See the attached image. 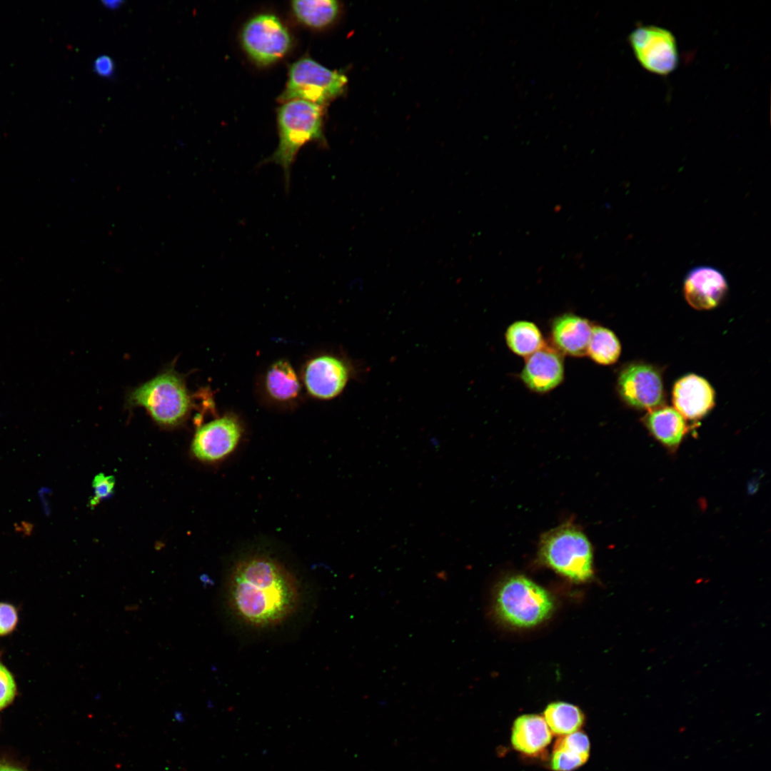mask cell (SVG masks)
<instances>
[{
    "mask_svg": "<svg viewBox=\"0 0 771 771\" xmlns=\"http://www.w3.org/2000/svg\"><path fill=\"white\" fill-rule=\"evenodd\" d=\"M17 615L15 608L6 603H0V635L11 632L15 627Z\"/></svg>",
    "mask_w": 771,
    "mask_h": 771,
    "instance_id": "27",
    "label": "cell"
},
{
    "mask_svg": "<svg viewBox=\"0 0 771 771\" xmlns=\"http://www.w3.org/2000/svg\"><path fill=\"white\" fill-rule=\"evenodd\" d=\"M230 606L243 622L274 626L290 617L300 603L298 583L276 560L255 555L238 562L228 582Z\"/></svg>",
    "mask_w": 771,
    "mask_h": 771,
    "instance_id": "1",
    "label": "cell"
},
{
    "mask_svg": "<svg viewBox=\"0 0 771 771\" xmlns=\"http://www.w3.org/2000/svg\"><path fill=\"white\" fill-rule=\"evenodd\" d=\"M553 608L550 594L523 576L508 579L497 593L498 613L516 627L530 628L542 623L550 616Z\"/></svg>",
    "mask_w": 771,
    "mask_h": 771,
    "instance_id": "5",
    "label": "cell"
},
{
    "mask_svg": "<svg viewBox=\"0 0 771 771\" xmlns=\"http://www.w3.org/2000/svg\"><path fill=\"white\" fill-rule=\"evenodd\" d=\"M291 8L299 21L311 28L321 29L336 19L339 6L334 0H296L291 2Z\"/></svg>",
    "mask_w": 771,
    "mask_h": 771,
    "instance_id": "18",
    "label": "cell"
},
{
    "mask_svg": "<svg viewBox=\"0 0 771 771\" xmlns=\"http://www.w3.org/2000/svg\"><path fill=\"white\" fill-rule=\"evenodd\" d=\"M544 719L550 732L565 735L578 731L585 717L577 706L564 702H552L544 711Z\"/></svg>",
    "mask_w": 771,
    "mask_h": 771,
    "instance_id": "20",
    "label": "cell"
},
{
    "mask_svg": "<svg viewBox=\"0 0 771 771\" xmlns=\"http://www.w3.org/2000/svg\"><path fill=\"white\" fill-rule=\"evenodd\" d=\"M540 554L545 564L573 580L585 581L593 575L591 545L573 525H563L544 535Z\"/></svg>",
    "mask_w": 771,
    "mask_h": 771,
    "instance_id": "4",
    "label": "cell"
},
{
    "mask_svg": "<svg viewBox=\"0 0 771 771\" xmlns=\"http://www.w3.org/2000/svg\"><path fill=\"white\" fill-rule=\"evenodd\" d=\"M621 346L616 335L608 328L592 327L587 354L598 364L608 366L618 361Z\"/></svg>",
    "mask_w": 771,
    "mask_h": 771,
    "instance_id": "22",
    "label": "cell"
},
{
    "mask_svg": "<svg viewBox=\"0 0 771 771\" xmlns=\"http://www.w3.org/2000/svg\"><path fill=\"white\" fill-rule=\"evenodd\" d=\"M127 403L143 407L161 425L173 426L187 417L192 400L183 377L171 368L132 390Z\"/></svg>",
    "mask_w": 771,
    "mask_h": 771,
    "instance_id": "3",
    "label": "cell"
},
{
    "mask_svg": "<svg viewBox=\"0 0 771 771\" xmlns=\"http://www.w3.org/2000/svg\"><path fill=\"white\" fill-rule=\"evenodd\" d=\"M115 480L113 476L100 473L93 480L94 495L90 500L91 506L96 505L101 499L109 497L113 492Z\"/></svg>",
    "mask_w": 771,
    "mask_h": 771,
    "instance_id": "25",
    "label": "cell"
},
{
    "mask_svg": "<svg viewBox=\"0 0 771 771\" xmlns=\"http://www.w3.org/2000/svg\"><path fill=\"white\" fill-rule=\"evenodd\" d=\"M628 41L638 61L649 72L666 76L677 67V44L670 30L654 25L639 26L630 34Z\"/></svg>",
    "mask_w": 771,
    "mask_h": 771,
    "instance_id": "7",
    "label": "cell"
},
{
    "mask_svg": "<svg viewBox=\"0 0 771 771\" xmlns=\"http://www.w3.org/2000/svg\"><path fill=\"white\" fill-rule=\"evenodd\" d=\"M241 41L246 51L256 62L267 65L288 52L291 39L277 16L261 14L246 24L242 30Z\"/></svg>",
    "mask_w": 771,
    "mask_h": 771,
    "instance_id": "8",
    "label": "cell"
},
{
    "mask_svg": "<svg viewBox=\"0 0 771 771\" xmlns=\"http://www.w3.org/2000/svg\"><path fill=\"white\" fill-rule=\"evenodd\" d=\"M617 387L623 400L636 409L648 411L662 406L665 401L661 373L647 363H633L624 367Z\"/></svg>",
    "mask_w": 771,
    "mask_h": 771,
    "instance_id": "9",
    "label": "cell"
},
{
    "mask_svg": "<svg viewBox=\"0 0 771 771\" xmlns=\"http://www.w3.org/2000/svg\"><path fill=\"white\" fill-rule=\"evenodd\" d=\"M266 388L276 400H288L296 398L300 390L297 376L291 364L284 360L274 363L266 378Z\"/></svg>",
    "mask_w": 771,
    "mask_h": 771,
    "instance_id": "19",
    "label": "cell"
},
{
    "mask_svg": "<svg viewBox=\"0 0 771 771\" xmlns=\"http://www.w3.org/2000/svg\"><path fill=\"white\" fill-rule=\"evenodd\" d=\"M351 376L348 365L333 356L312 359L306 367L304 381L310 394L320 399H331L344 389Z\"/></svg>",
    "mask_w": 771,
    "mask_h": 771,
    "instance_id": "11",
    "label": "cell"
},
{
    "mask_svg": "<svg viewBox=\"0 0 771 771\" xmlns=\"http://www.w3.org/2000/svg\"><path fill=\"white\" fill-rule=\"evenodd\" d=\"M509 348L515 354L529 356L544 346L543 336L537 326L529 321L512 323L505 333Z\"/></svg>",
    "mask_w": 771,
    "mask_h": 771,
    "instance_id": "21",
    "label": "cell"
},
{
    "mask_svg": "<svg viewBox=\"0 0 771 771\" xmlns=\"http://www.w3.org/2000/svg\"><path fill=\"white\" fill-rule=\"evenodd\" d=\"M727 288L723 273L710 266H697L690 269L683 284L686 301L697 310L717 307L725 298Z\"/></svg>",
    "mask_w": 771,
    "mask_h": 771,
    "instance_id": "12",
    "label": "cell"
},
{
    "mask_svg": "<svg viewBox=\"0 0 771 771\" xmlns=\"http://www.w3.org/2000/svg\"><path fill=\"white\" fill-rule=\"evenodd\" d=\"M592 326L580 316L565 313L556 318L551 328L555 345L563 353L583 356L587 354Z\"/></svg>",
    "mask_w": 771,
    "mask_h": 771,
    "instance_id": "16",
    "label": "cell"
},
{
    "mask_svg": "<svg viewBox=\"0 0 771 771\" xmlns=\"http://www.w3.org/2000/svg\"><path fill=\"white\" fill-rule=\"evenodd\" d=\"M16 692V686L12 676L7 669L0 664V708L9 704Z\"/></svg>",
    "mask_w": 771,
    "mask_h": 771,
    "instance_id": "26",
    "label": "cell"
},
{
    "mask_svg": "<svg viewBox=\"0 0 771 771\" xmlns=\"http://www.w3.org/2000/svg\"><path fill=\"white\" fill-rule=\"evenodd\" d=\"M642 423L651 435L671 451L677 449L689 430L685 419L669 406L662 405L648 410Z\"/></svg>",
    "mask_w": 771,
    "mask_h": 771,
    "instance_id": "15",
    "label": "cell"
},
{
    "mask_svg": "<svg viewBox=\"0 0 771 771\" xmlns=\"http://www.w3.org/2000/svg\"><path fill=\"white\" fill-rule=\"evenodd\" d=\"M0 771H24L19 767L7 764L0 763Z\"/></svg>",
    "mask_w": 771,
    "mask_h": 771,
    "instance_id": "30",
    "label": "cell"
},
{
    "mask_svg": "<svg viewBox=\"0 0 771 771\" xmlns=\"http://www.w3.org/2000/svg\"><path fill=\"white\" fill-rule=\"evenodd\" d=\"M520 376L530 390L548 392L563 381V359L555 351L543 346L528 357Z\"/></svg>",
    "mask_w": 771,
    "mask_h": 771,
    "instance_id": "14",
    "label": "cell"
},
{
    "mask_svg": "<svg viewBox=\"0 0 771 771\" xmlns=\"http://www.w3.org/2000/svg\"><path fill=\"white\" fill-rule=\"evenodd\" d=\"M122 3H123L122 1H118V0L104 1H102V4L105 7H106L107 9H118V8H119L121 6Z\"/></svg>",
    "mask_w": 771,
    "mask_h": 771,
    "instance_id": "29",
    "label": "cell"
},
{
    "mask_svg": "<svg viewBox=\"0 0 771 771\" xmlns=\"http://www.w3.org/2000/svg\"><path fill=\"white\" fill-rule=\"evenodd\" d=\"M554 747L568 750L574 753L589 757L590 742L583 732L576 731L561 735L555 742Z\"/></svg>",
    "mask_w": 771,
    "mask_h": 771,
    "instance_id": "24",
    "label": "cell"
},
{
    "mask_svg": "<svg viewBox=\"0 0 771 771\" xmlns=\"http://www.w3.org/2000/svg\"><path fill=\"white\" fill-rule=\"evenodd\" d=\"M345 75L310 58H302L290 68L281 101L304 100L321 105L340 95L347 84Z\"/></svg>",
    "mask_w": 771,
    "mask_h": 771,
    "instance_id": "6",
    "label": "cell"
},
{
    "mask_svg": "<svg viewBox=\"0 0 771 771\" xmlns=\"http://www.w3.org/2000/svg\"><path fill=\"white\" fill-rule=\"evenodd\" d=\"M588 757L560 747H553L550 767L555 771H572L586 762Z\"/></svg>",
    "mask_w": 771,
    "mask_h": 771,
    "instance_id": "23",
    "label": "cell"
},
{
    "mask_svg": "<svg viewBox=\"0 0 771 771\" xmlns=\"http://www.w3.org/2000/svg\"><path fill=\"white\" fill-rule=\"evenodd\" d=\"M242 435L238 420L226 415L201 426L196 432L191 450L201 460L216 462L231 453Z\"/></svg>",
    "mask_w": 771,
    "mask_h": 771,
    "instance_id": "10",
    "label": "cell"
},
{
    "mask_svg": "<svg viewBox=\"0 0 771 771\" xmlns=\"http://www.w3.org/2000/svg\"><path fill=\"white\" fill-rule=\"evenodd\" d=\"M672 400L675 409L685 419L698 420L714 407L715 393L705 378L688 374L675 382Z\"/></svg>",
    "mask_w": 771,
    "mask_h": 771,
    "instance_id": "13",
    "label": "cell"
},
{
    "mask_svg": "<svg viewBox=\"0 0 771 771\" xmlns=\"http://www.w3.org/2000/svg\"><path fill=\"white\" fill-rule=\"evenodd\" d=\"M93 71L98 76L110 79L115 74V63L114 59L106 54L98 56L92 65Z\"/></svg>",
    "mask_w": 771,
    "mask_h": 771,
    "instance_id": "28",
    "label": "cell"
},
{
    "mask_svg": "<svg viewBox=\"0 0 771 771\" xmlns=\"http://www.w3.org/2000/svg\"><path fill=\"white\" fill-rule=\"evenodd\" d=\"M552 733L544 719L537 715H523L514 722L511 742L514 748L528 755H537L550 743Z\"/></svg>",
    "mask_w": 771,
    "mask_h": 771,
    "instance_id": "17",
    "label": "cell"
},
{
    "mask_svg": "<svg viewBox=\"0 0 771 771\" xmlns=\"http://www.w3.org/2000/svg\"><path fill=\"white\" fill-rule=\"evenodd\" d=\"M279 142L265 163L281 166L286 188L291 181V168L301 148L312 141L323 140L322 113L319 105L301 99L286 101L278 110Z\"/></svg>",
    "mask_w": 771,
    "mask_h": 771,
    "instance_id": "2",
    "label": "cell"
}]
</instances>
